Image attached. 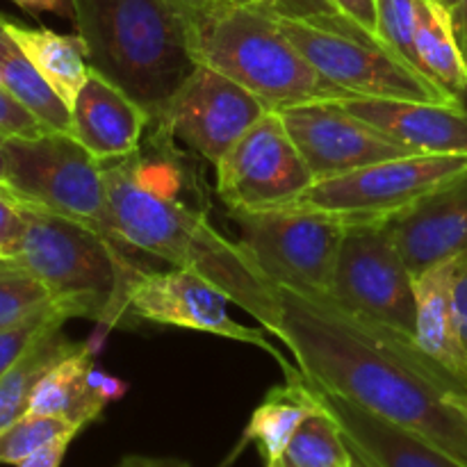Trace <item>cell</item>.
Masks as SVG:
<instances>
[{
	"mask_svg": "<svg viewBox=\"0 0 467 467\" xmlns=\"http://www.w3.org/2000/svg\"><path fill=\"white\" fill-rule=\"evenodd\" d=\"M12 3L30 14L53 12L59 14V16H73L71 0H12Z\"/></svg>",
	"mask_w": 467,
	"mask_h": 467,
	"instance_id": "obj_37",
	"label": "cell"
},
{
	"mask_svg": "<svg viewBox=\"0 0 467 467\" xmlns=\"http://www.w3.org/2000/svg\"><path fill=\"white\" fill-rule=\"evenodd\" d=\"M46 132L53 130H48L5 87H0V137L3 140H35V137L46 135Z\"/></svg>",
	"mask_w": 467,
	"mask_h": 467,
	"instance_id": "obj_32",
	"label": "cell"
},
{
	"mask_svg": "<svg viewBox=\"0 0 467 467\" xmlns=\"http://www.w3.org/2000/svg\"><path fill=\"white\" fill-rule=\"evenodd\" d=\"M89 64L153 117L196 68L181 0H71Z\"/></svg>",
	"mask_w": 467,
	"mask_h": 467,
	"instance_id": "obj_4",
	"label": "cell"
},
{
	"mask_svg": "<svg viewBox=\"0 0 467 467\" xmlns=\"http://www.w3.org/2000/svg\"><path fill=\"white\" fill-rule=\"evenodd\" d=\"M23 217L26 231L14 260L48 287L68 317L94 319L105 331L117 327L128 315V285L140 269L128 258L132 249L35 205H26Z\"/></svg>",
	"mask_w": 467,
	"mask_h": 467,
	"instance_id": "obj_5",
	"label": "cell"
},
{
	"mask_svg": "<svg viewBox=\"0 0 467 467\" xmlns=\"http://www.w3.org/2000/svg\"><path fill=\"white\" fill-rule=\"evenodd\" d=\"M354 467H360V465H358V463H356V461H354Z\"/></svg>",
	"mask_w": 467,
	"mask_h": 467,
	"instance_id": "obj_45",
	"label": "cell"
},
{
	"mask_svg": "<svg viewBox=\"0 0 467 467\" xmlns=\"http://www.w3.org/2000/svg\"><path fill=\"white\" fill-rule=\"evenodd\" d=\"M328 299L365 322L415 340V276L390 222L347 223Z\"/></svg>",
	"mask_w": 467,
	"mask_h": 467,
	"instance_id": "obj_9",
	"label": "cell"
},
{
	"mask_svg": "<svg viewBox=\"0 0 467 467\" xmlns=\"http://www.w3.org/2000/svg\"><path fill=\"white\" fill-rule=\"evenodd\" d=\"M319 406L308 379L299 368L285 374L283 386L272 388L263 404L251 413L244 429V442L258 447L265 463L283 459L299 424Z\"/></svg>",
	"mask_w": 467,
	"mask_h": 467,
	"instance_id": "obj_22",
	"label": "cell"
},
{
	"mask_svg": "<svg viewBox=\"0 0 467 467\" xmlns=\"http://www.w3.org/2000/svg\"><path fill=\"white\" fill-rule=\"evenodd\" d=\"M278 114L315 182L418 153L342 109L336 100L292 105Z\"/></svg>",
	"mask_w": 467,
	"mask_h": 467,
	"instance_id": "obj_14",
	"label": "cell"
},
{
	"mask_svg": "<svg viewBox=\"0 0 467 467\" xmlns=\"http://www.w3.org/2000/svg\"><path fill=\"white\" fill-rule=\"evenodd\" d=\"M395 240L413 276L467 255V173L447 182L400 217L390 219Z\"/></svg>",
	"mask_w": 467,
	"mask_h": 467,
	"instance_id": "obj_16",
	"label": "cell"
},
{
	"mask_svg": "<svg viewBox=\"0 0 467 467\" xmlns=\"http://www.w3.org/2000/svg\"><path fill=\"white\" fill-rule=\"evenodd\" d=\"M379 39L395 50L400 57L413 64L418 71L420 59L415 50V23H418V0H377Z\"/></svg>",
	"mask_w": 467,
	"mask_h": 467,
	"instance_id": "obj_29",
	"label": "cell"
},
{
	"mask_svg": "<svg viewBox=\"0 0 467 467\" xmlns=\"http://www.w3.org/2000/svg\"><path fill=\"white\" fill-rule=\"evenodd\" d=\"M150 121L149 109L96 68L89 71L71 108V135L100 164L137 153Z\"/></svg>",
	"mask_w": 467,
	"mask_h": 467,
	"instance_id": "obj_15",
	"label": "cell"
},
{
	"mask_svg": "<svg viewBox=\"0 0 467 467\" xmlns=\"http://www.w3.org/2000/svg\"><path fill=\"white\" fill-rule=\"evenodd\" d=\"M23 231H26L23 208L5 194H0V255H5V258L16 255L23 240Z\"/></svg>",
	"mask_w": 467,
	"mask_h": 467,
	"instance_id": "obj_33",
	"label": "cell"
},
{
	"mask_svg": "<svg viewBox=\"0 0 467 467\" xmlns=\"http://www.w3.org/2000/svg\"><path fill=\"white\" fill-rule=\"evenodd\" d=\"M0 194H5L7 199H12L14 203H18L16 194H14V190L9 187V181H7V155H5V140L0 137Z\"/></svg>",
	"mask_w": 467,
	"mask_h": 467,
	"instance_id": "obj_39",
	"label": "cell"
},
{
	"mask_svg": "<svg viewBox=\"0 0 467 467\" xmlns=\"http://www.w3.org/2000/svg\"><path fill=\"white\" fill-rule=\"evenodd\" d=\"M308 383L319 404L337 420L347 447L360 467H459L422 438L369 413L347 397L324 390L310 379Z\"/></svg>",
	"mask_w": 467,
	"mask_h": 467,
	"instance_id": "obj_18",
	"label": "cell"
},
{
	"mask_svg": "<svg viewBox=\"0 0 467 467\" xmlns=\"http://www.w3.org/2000/svg\"><path fill=\"white\" fill-rule=\"evenodd\" d=\"M281 461L285 467H354L340 424L322 404L299 424Z\"/></svg>",
	"mask_w": 467,
	"mask_h": 467,
	"instance_id": "obj_26",
	"label": "cell"
},
{
	"mask_svg": "<svg viewBox=\"0 0 467 467\" xmlns=\"http://www.w3.org/2000/svg\"><path fill=\"white\" fill-rule=\"evenodd\" d=\"M14 263V258H5V255H0V267H5V265Z\"/></svg>",
	"mask_w": 467,
	"mask_h": 467,
	"instance_id": "obj_43",
	"label": "cell"
},
{
	"mask_svg": "<svg viewBox=\"0 0 467 467\" xmlns=\"http://www.w3.org/2000/svg\"><path fill=\"white\" fill-rule=\"evenodd\" d=\"M217 194L228 210L296 203L315 185L276 109H267L214 167Z\"/></svg>",
	"mask_w": 467,
	"mask_h": 467,
	"instance_id": "obj_11",
	"label": "cell"
},
{
	"mask_svg": "<svg viewBox=\"0 0 467 467\" xmlns=\"http://www.w3.org/2000/svg\"><path fill=\"white\" fill-rule=\"evenodd\" d=\"M103 173L114 222L130 249L208 278L283 342L281 292L255 269L237 242L226 240L205 213L182 199H162L141 190L126 158L103 162Z\"/></svg>",
	"mask_w": 467,
	"mask_h": 467,
	"instance_id": "obj_2",
	"label": "cell"
},
{
	"mask_svg": "<svg viewBox=\"0 0 467 467\" xmlns=\"http://www.w3.org/2000/svg\"><path fill=\"white\" fill-rule=\"evenodd\" d=\"M347 18L368 30L369 35L379 39V18H377V0H331ZM381 41V39H379Z\"/></svg>",
	"mask_w": 467,
	"mask_h": 467,
	"instance_id": "obj_35",
	"label": "cell"
},
{
	"mask_svg": "<svg viewBox=\"0 0 467 467\" xmlns=\"http://www.w3.org/2000/svg\"><path fill=\"white\" fill-rule=\"evenodd\" d=\"M242 246L278 290L328 296L347 223L336 214L290 203L263 210H228Z\"/></svg>",
	"mask_w": 467,
	"mask_h": 467,
	"instance_id": "obj_7",
	"label": "cell"
},
{
	"mask_svg": "<svg viewBox=\"0 0 467 467\" xmlns=\"http://www.w3.org/2000/svg\"><path fill=\"white\" fill-rule=\"evenodd\" d=\"M50 301L48 287L16 260L0 267V328L23 322Z\"/></svg>",
	"mask_w": 467,
	"mask_h": 467,
	"instance_id": "obj_28",
	"label": "cell"
},
{
	"mask_svg": "<svg viewBox=\"0 0 467 467\" xmlns=\"http://www.w3.org/2000/svg\"><path fill=\"white\" fill-rule=\"evenodd\" d=\"M442 3H445V5H447V7H450V9H451V7H454V5H456V0H442Z\"/></svg>",
	"mask_w": 467,
	"mask_h": 467,
	"instance_id": "obj_44",
	"label": "cell"
},
{
	"mask_svg": "<svg viewBox=\"0 0 467 467\" xmlns=\"http://www.w3.org/2000/svg\"><path fill=\"white\" fill-rule=\"evenodd\" d=\"M445 401L467 422V392L465 390L454 388V390L445 392Z\"/></svg>",
	"mask_w": 467,
	"mask_h": 467,
	"instance_id": "obj_40",
	"label": "cell"
},
{
	"mask_svg": "<svg viewBox=\"0 0 467 467\" xmlns=\"http://www.w3.org/2000/svg\"><path fill=\"white\" fill-rule=\"evenodd\" d=\"M265 112L267 108L244 87L196 64L176 94L153 114L150 126L217 167Z\"/></svg>",
	"mask_w": 467,
	"mask_h": 467,
	"instance_id": "obj_12",
	"label": "cell"
},
{
	"mask_svg": "<svg viewBox=\"0 0 467 467\" xmlns=\"http://www.w3.org/2000/svg\"><path fill=\"white\" fill-rule=\"evenodd\" d=\"M117 467H185L181 461H162V459H141V456H128Z\"/></svg>",
	"mask_w": 467,
	"mask_h": 467,
	"instance_id": "obj_38",
	"label": "cell"
},
{
	"mask_svg": "<svg viewBox=\"0 0 467 467\" xmlns=\"http://www.w3.org/2000/svg\"><path fill=\"white\" fill-rule=\"evenodd\" d=\"M265 467H285V465H283V461L278 459V461H272V463H265Z\"/></svg>",
	"mask_w": 467,
	"mask_h": 467,
	"instance_id": "obj_42",
	"label": "cell"
},
{
	"mask_svg": "<svg viewBox=\"0 0 467 467\" xmlns=\"http://www.w3.org/2000/svg\"><path fill=\"white\" fill-rule=\"evenodd\" d=\"M283 35L319 76L351 96L465 105L368 32H340L301 18L278 16Z\"/></svg>",
	"mask_w": 467,
	"mask_h": 467,
	"instance_id": "obj_8",
	"label": "cell"
},
{
	"mask_svg": "<svg viewBox=\"0 0 467 467\" xmlns=\"http://www.w3.org/2000/svg\"><path fill=\"white\" fill-rule=\"evenodd\" d=\"M0 80L5 89L21 100L48 130L71 135V109L5 30L3 14H0Z\"/></svg>",
	"mask_w": 467,
	"mask_h": 467,
	"instance_id": "obj_24",
	"label": "cell"
},
{
	"mask_svg": "<svg viewBox=\"0 0 467 467\" xmlns=\"http://www.w3.org/2000/svg\"><path fill=\"white\" fill-rule=\"evenodd\" d=\"M3 26L32 67L71 109L91 71L85 39L80 35H59L48 27H27L7 16H3Z\"/></svg>",
	"mask_w": 467,
	"mask_h": 467,
	"instance_id": "obj_21",
	"label": "cell"
},
{
	"mask_svg": "<svg viewBox=\"0 0 467 467\" xmlns=\"http://www.w3.org/2000/svg\"><path fill=\"white\" fill-rule=\"evenodd\" d=\"M467 173V153H415L319 181L296 203L345 223L390 222Z\"/></svg>",
	"mask_w": 467,
	"mask_h": 467,
	"instance_id": "obj_10",
	"label": "cell"
},
{
	"mask_svg": "<svg viewBox=\"0 0 467 467\" xmlns=\"http://www.w3.org/2000/svg\"><path fill=\"white\" fill-rule=\"evenodd\" d=\"M82 429L78 424L50 415L26 413L5 429H0V465H21L44 447L76 438Z\"/></svg>",
	"mask_w": 467,
	"mask_h": 467,
	"instance_id": "obj_27",
	"label": "cell"
},
{
	"mask_svg": "<svg viewBox=\"0 0 467 467\" xmlns=\"http://www.w3.org/2000/svg\"><path fill=\"white\" fill-rule=\"evenodd\" d=\"M128 386L119 379L100 372L94 363V349L80 345L59 360L32 390L27 413L62 418L85 429L103 415L109 401L119 400Z\"/></svg>",
	"mask_w": 467,
	"mask_h": 467,
	"instance_id": "obj_19",
	"label": "cell"
},
{
	"mask_svg": "<svg viewBox=\"0 0 467 467\" xmlns=\"http://www.w3.org/2000/svg\"><path fill=\"white\" fill-rule=\"evenodd\" d=\"M5 155L9 187L21 208H44L130 249L114 222L103 164L76 137L46 132L35 140H5Z\"/></svg>",
	"mask_w": 467,
	"mask_h": 467,
	"instance_id": "obj_6",
	"label": "cell"
},
{
	"mask_svg": "<svg viewBox=\"0 0 467 467\" xmlns=\"http://www.w3.org/2000/svg\"><path fill=\"white\" fill-rule=\"evenodd\" d=\"M451 310H454V322L461 345L467 351V255L461 260L459 269H456L454 285H451Z\"/></svg>",
	"mask_w": 467,
	"mask_h": 467,
	"instance_id": "obj_34",
	"label": "cell"
},
{
	"mask_svg": "<svg viewBox=\"0 0 467 467\" xmlns=\"http://www.w3.org/2000/svg\"><path fill=\"white\" fill-rule=\"evenodd\" d=\"M461 260H445L415 276V345L467 392V351L461 345L451 310V285Z\"/></svg>",
	"mask_w": 467,
	"mask_h": 467,
	"instance_id": "obj_20",
	"label": "cell"
},
{
	"mask_svg": "<svg viewBox=\"0 0 467 467\" xmlns=\"http://www.w3.org/2000/svg\"><path fill=\"white\" fill-rule=\"evenodd\" d=\"M68 317L62 308H59L55 301H50L46 308L36 310L35 315H30L23 322L12 324V327L0 328V377L39 340L44 333H48L50 328L64 327V322Z\"/></svg>",
	"mask_w": 467,
	"mask_h": 467,
	"instance_id": "obj_30",
	"label": "cell"
},
{
	"mask_svg": "<svg viewBox=\"0 0 467 467\" xmlns=\"http://www.w3.org/2000/svg\"><path fill=\"white\" fill-rule=\"evenodd\" d=\"M278 292L283 345L310 381L467 467V422L445 401V392L459 386L420 351L413 337L365 322L328 296Z\"/></svg>",
	"mask_w": 467,
	"mask_h": 467,
	"instance_id": "obj_1",
	"label": "cell"
},
{
	"mask_svg": "<svg viewBox=\"0 0 467 467\" xmlns=\"http://www.w3.org/2000/svg\"><path fill=\"white\" fill-rule=\"evenodd\" d=\"M82 342L64 337L62 327L50 328L39 337L7 372L0 377V429L27 413L32 390L36 383L67 356L80 349Z\"/></svg>",
	"mask_w": 467,
	"mask_h": 467,
	"instance_id": "obj_25",
	"label": "cell"
},
{
	"mask_svg": "<svg viewBox=\"0 0 467 467\" xmlns=\"http://www.w3.org/2000/svg\"><path fill=\"white\" fill-rule=\"evenodd\" d=\"M181 5L194 62L235 80L267 109L281 112L292 105L351 96L319 76L295 48L272 7L231 0H181Z\"/></svg>",
	"mask_w": 467,
	"mask_h": 467,
	"instance_id": "obj_3",
	"label": "cell"
},
{
	"mask_svg": "<svg viewBox=\"0 0 467 467\" xmlns=\"http://www.w3.org/2000/svg\"><path fill=\"white\" fill-rule=\"evenodd\" d=\"M185 467H190V465H185Z\"/></svg>",
	"mask_w": 467,
	"mask_h": 467,
	"instance_id": "obj_46",
	"label": "cell"
},
{
	"mask_svg": "<svg viewBox=\"0 0 467 467\" xmlns=\"http://www.w3.org/2000/svg\"><path fill=\"white\" fill-rule=\"evenodd\" d=\"M274 12H276V16L301 18V21L331 27V30L368 32L356 26L351 18H347L331 0H274Z\"/></svg>",
	"mask_w": 467,
	"mask_h": 467,
	"instance_id": "obj_31",
	"label": "cell"
},
{
	"mask_svg": "<svg viewBox=\"0 0 467 467\" xmlns=\"http://www.w3.org/2000/svg\"><path fill=\"white\" fill-rule=\"evenodd\" d=\"M228 299L217 285L190 269H167L149 272L137 269L128 285V315L160 327L190 328V331L213 333L228 340L254 345L267 351L281 365L283 374L292 369L285 356L265 337L258 328L235 322L228 313Z\"/></svg>",
	"mask_w": 467,
	"mask_h": 467,
	"instance_id": "obj_13",
	"label": "cell"
},
{
	"mask_svg": "<svg viewBox=\"0 0 467 467\" xmlns=\"http://www.w3.org/2000/svg\"><path fill=\"white\" fill-rule=\"evenodd\" d=\"M415 50L424 76L465 100L467 59L456 36L451 9L442 0H418Z\"/></svg>",
	"mask_w": 467,
	"mask_h": 467,
	"instance_id": "obj_23",
	"label": "cell"
},
{
	"mask_svg": "<svg viewBox=\"0 0 467 467\" xmlns=\"http://www.w3.org/2000/svg\"><path fill=\"white\" fill-rule=\"evenodd\" d=\"M71 441L73 438H62V441L53 442V445L44 447V450H39L36 454H32L30 459H26L16 467H59L62 465L68 445H71Z\"/></svg>",
	"mask_w": 467,
	"mask_h": 467,
	"instance_id": "obj_36",
	"label": "cell"
},
{
	"mask_svg": "<svg viewBox=\"0 0 467 467\" xmlns=\"http://www.w3.org/2000/svg\"><path fill=\"white\" fill-rule=\"evenodd\" d=\"M231 3H240V5H265V7L274 9V0H231Z\"/></svg>",
	"mask_w": 467,
	"mask_h": 467,
	"instance_id": "obj_41",
	"label": "cell"
},
{
	"mask_svg": "<svg viewBox=\"0 0 467 467\" xmlns=\"http://www.w3.org/2000/svg\"><path fill=\"white\" fill-rule=\"evenodd\" d=\"M336 103L418 153H467V105L365 96Z\"/></svg>",
	"mask_w": 467,
	"mask_h": 467,
	"instance_id": "obj_17",
	"label": "cell"
}]
</instances>
